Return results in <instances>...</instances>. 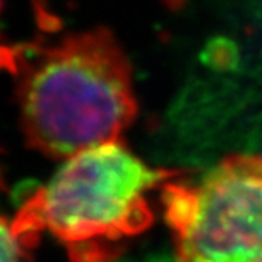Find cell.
Masks as SVG:
<instances>
[{"mask_svg":"<svg viewBox=\"0 0 262 262\" xmlns=\"http://www.w3.org/2000/svg\"><path fill=\"white\" fill-rule=\"evenodd\" d=\"M0 10H2V0H0Z\"/></svg>","mask_w":262,"mask_h":262,"instance_id":"52a82bcc","label":"cell"},{"mask_svg":"<svg viewBox=\"0 0 262 262\" xmlns=\"http://www.w3.org/2000/svg\"><path fill=\"white\" fill-rule=\"evenodd\" d=\"M16 74L26 141L51 158L119 141L138 114L131 65L109 29L30 45Z\"/></svg>","mask_w":262,"mask_h":262,"instance_id":"6da1fadb","label":"cell"},{"mask_svg":"<svg viewBox=\"0 0 262 262\" xmlns=\"http://www.w3.org/2000/svg\"><path fill=\"white\" fill-rule=\"evenodd\" d=\"M0 191H7V183H5V179L2 176V169H0Z\"/></svg>","mask_w":262,"mask_h":262,"instance_id":"8992f818","label":"cell"},{"mask_svg":"<svg viewBox=\"0 0 262 262\" xmlns=\"http://www.w3.org/2000/svg\"><path fill=\"white\" fill-rule=\"evenodd\" d=\"M29 250L14 232L11 221L0 216V262H21Z\"/></svg>","mask_w":262,"mask_h":262,"instance_id":"277c9868","label":"cell"},{"mask_svg":"<svg viewBox=\"0 0 262 262\" xmlns=\"http://www.w3.org/2000/svg\"><path fill=\"white\" fill-rule=\"evenodd\" d=\"M176 262H262V155L224 157L199 180L161 186Z\"/></svg>","mask_w":262,"mask_h":262,"instance_id":"3957f363","label":"cell"},{"mask_svg":"<svg viewBox=\"0 0 262 262\" xmlns=\"http://www.w3.org/2000/svg\"><path fill=\"white\" fill-rule=\"evenodd\" d=\"M182 171L152 167L119 139L73 155L11 220L30 251L49 232L71 262H112L155 221L148 193Z\"/></svg>","mask_w":262,"mask_h":262,"instance_id":"7a4b0ae2","label":"cell"},{"mask_svg":"<svg viewBox=\"0 0 262 262\" xmlns=\"http://www.w3.org/2000/svg\"><path fill=\"white\" fill-rule=\"evenodd\" d=\"M27 46H8L0 43V71L17 73L26 55Z\"/></svg>","mask_w":262,"mask_h":262,"instance_id":"5b68a950","label":"cell"}]
</instances>
